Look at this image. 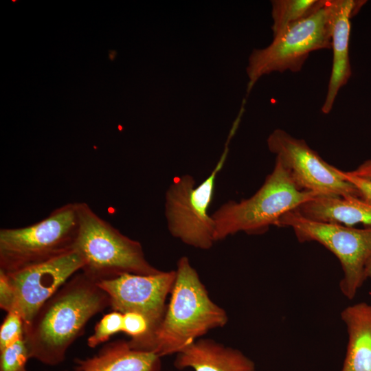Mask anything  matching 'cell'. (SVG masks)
<instances>
[{"mask_svg":"<svg viewBox=\"0 0 371 371\" xmlns=\"http://www.w3.org/2000/svg\"><path fill=\"white\" fill-rule=\"evenodd\" d=\"M110 306L108 294L83 272L72 276L24 328L30 359L55 366L94 315Z\"/></svg>","mask_w":371,"mask_h":371,"instance_id":"obj_1","label":"cell"},{"mask_svg":"<svg viewBox=\"0 0 371 371\" xmlns=\"http://www.w3.org/2000/svg\"><path fill=\"white\" fill-rule=\"evenodd\" d=\"M228 317L215 304L188 257L177 262L176 279L161 322L142 350L159 357L179 353L210 330L224 326Z\"/></svg>","mask_w":371,"mask_h":371,"instance_id":"obj_2","label":"cell"},{"mask_svg":"<svg viewBox=\"0 0 371 371\" xmlns=\"http://www.w3.org/2000/svg\"><path fill=\"white\" fill-rule=\"evenodd\" d=\"M78 232L74 250L84 261L82 272L99 282L125 273L155 274L141 243L100 217L85 202H76Z\"/></svg>","mask_w":371,"mask_h":371,"instance_id":"obj_3","label":"cell"},{"mask_svg":"<svg viewBox=\"0 0 371 371\" xmlns=\"http://www.w3.org/2000/svg\"><path fill=\"white\" fill-rule=\"evenodd\" d=\"M318 196L322 195L299 190L276 159L272 172L254 194L238 202L229 201L212 214L215 241L240 232L262 234L276 226L285 213Z\"/></svg>","mask_w":371,"mask_h":371,"instance_id":"obj_4","label":"cell"},{"mask_svg":"<svg viewBox=\"0 0 371 371\" xmlns=\"http://www.w3.org/2000/svg\"><path fill=\"white\" fill-rule=\"evenodd\" d=\"M78 232L75 203L54 210L31 225L0 229V270L12 273L74 250Z\"/></svg>","mask_w":371,"mask_h":371,"instance_id":"obj_5","label":"cell"},{"mask_svg":"<svg viewBox=\"0 0 371 371\" xmlns=\"http://www.w3.org/2000/svg\"><path fill=\"white\" fill-rule=\"evenodd\" d=\"M333 15L332 0H326L312 15L273 37L267 47L254 49L246 68L247 92L262 76L276 71H300L311 52L331 49Z\"/></svg>","mask_w":371,"mask_h":371,"instance_id":"obj_6","label":"cell"},{"mask_svg":"<svg viewBox=\"0 0 371 371\" xmlns=\"http://www.w3.org/2000/svg\"><path fill=\"white\" fill-rule=\"evenodd\" d=\"M231 129L224 150L210 175L199 186L190 175L173 180L165 196V216L170 234L183 243L201 249L211 248L215 241V223L208 209L213 199L216 178L229 153L235 134Z\"/></svg>","mask_w":371,"mask_h":371,"instance_id":"obj_7","label":"cell"},{"mask_svg":"<svg viewBox=\"0 0 371 371\" xmlns=\"http://www.w3.org/2000/svg\"><path fill=\"white\" fill-rule=\"evenodd\" d=\"M278 227H290L301 242L316 241L339 260L344 276L339 282L342 294L353 299L367 279L366 267L371 257V227L357 229L337 223L309 219L296 210L285 213Z\"/></svg>","mask_w":371,"mask_h":371,"instance_id":"obj_8","label":"cell"},{"mask_svg":"<svg viewBox=\"0 0 371 371\" xmlns=\"http://www.w3.org/2000/svg\"><path fill=\"white\" fill-rule=\"evenodd\" d=\"M267 142L269 150L276 155L299 190L322 196L360 197L357 189L344 177L342 170L325 161L304 139L276 129Z\"/></svg>","mask_w":371,"mask_h":371,"instance_id":"obj_9","label":"cell"},{"mask_svg":"<svg viewBox=\"0 0 371 371\" xmlns=\"http://www.w3.org/2000/svg\"><path fill=\"white\" fill-rule=\"evenodd\" d=\"M175 279L176 270H172L151 275L125 273L98 282L108 294L113 311L138 313L148 320V335L136 350L144 349L161 322L167 308L166 300Z\"/></svg>","mask_w":371,"mask_h":371,"instance_id":"obj_10","label":"cell"},{"mask_svg":"<svg viewBox=\"0 0 371 371\" xmlns=\"http://www.w3.org/2000/svg\"><path fill=\"white\" fill-rule=\"evenodd\" d=\"M84 261L75 251L12 273H5L16 300V312L28 326L42 306L77 271ZM4 272V271H3Z\"/></svg>","mask_w":371,"mask_h":371,"instance_id":"obj_11","label":"cell"},{"mask_svg":"<svg viewBox=\"0 0 371 371\" xmlns=\"http://www.w3.org/2000/svg\"><path fill=\"white\" fill-rule=\"evenodd\" d=\"M363 2L355 0H332L333 64L326 98L322 106V112L324 114L330 112L339 91L347 84L352 76L349 59L350 19L357 14Z\"/></svg>","mask_w":371,"mask_h":371,"instance_id":"obj_12","label":"cell"},{"mask_svg":"<svg viewBox=\"0 0 371 371\" xmlns=\"http://www.w3.org/2000/svg\"><path fill=\"white\" fill-rule=\"evenodd\" d=\"M178 369L194 371H255L254 362L240 350L210 339H199L177 353Z\"/></svg>","mask_w":371,"mask_h":371,"instance_id":"obj_13","label":"cell"},{"mask_svg":"<svg viewBox=\"0 0 371 371\" xmlns=\"http://www.w3.org/2000/svg\"><path fill=\"white\" fill-rule=\"evenodd\" d=\"M311 220L351 227H371V202L353 196H318L295 209Z\"/></svg>","mask_w":371,"mask_h":371,"instance_id":"obj_14","label":"cell"},{"mask_svg":"<svg viewBox=\"0 0 371 371\" xmlns=\"http://www.w3.org/2000/svg\"><path fill=\"white\" fill-rule=\"evenodd\" d=\"M74 371H161L160 357L136 350L119 340L104 346L95 356L78 359Z\"/></svg>","mask_w":371,"mask_h":371,"instance_id":"obj_15","label":"cell"},{"mask_svg":"<svg viewBox=\"0 0 371 371\" xmlns=\"http://www.w3.org/2000/svg\"><path fill=\"white\" fill-rule=\"evenodd\" d=\"M340 316L348 335L341 371H371V304L361 302L348 306Z\"/></svg>","mask_w":371,"mask_h":371,"instance_id":"obj_16","label":"cell"},{"mask_svg":"<svg viewBox=\"0 0 371 371\" xmlns=\"http://www.w3.org/2000/svg\"><path fill=\"white\" fill-rule=\"evenodd\" d=\"M325 2L326 0L271 1V30L273 37L280 35L290 25L312 15Z\"/></svg>","mask_w":371,"mask_h":371,"instance_id":"obj_17","label":"cell"},{"mask_svg":"<svg viewBox=\"0 0 371 371\" xmlns=\"http://www.w3.org/2000/svg\"><path fill=\"white\" fill-rule=\"evenodd\" d=\"M123 314L113 311L104 315L97 323L93 333L87 339V345L90 348L108 341L115 334L122 331Z\"/></svg>","mask_w":371,"mask_h":371,"instance_id":"obj_18","label":"cell"},{"mask_svg":"<svg viewBox=\"0 0 371 371\" xmlns=\"http://www.w3.org/2000/svg\"><path fill=\"white\" fill-rule=\"evenodd\" d=\"M30 359L24 339L0 350V371H27L26 363Z\"/></svg>","mask_w":371,"mask_h":371,"instance_id":"obj_19","label":"cell"},{"mask_svg":"<svg viewBox=\"0 0 371 371\" xmlns=\"http://www.w3.org/2000/svg\"><path fill=\"white\" fill-rule=\"evenodd\" d=\"M122 332L131 337L128 343L131 348L136 349L148 335V322L138 313H126L123 314Z\"/></svg>","mask_w":371,"mask_h":371,"instance_id":"obj_20","label":"cell"},{"mask_svg":"<svg viewBox=\"0 0 371 371\" xmlns=\"http://www.w3.org/2000/svg\"><path fill=\"white\" fill-rule=\"evenodd\" d=\"M24 339V322L17 312L8 313L0 328V350Z\"/></svg>","mask_w":371,"mask_h":371,"instance_id":"obj_21","label":"cell"},{"mask_svg":"<svg viewBox=\"0 0 371 371\" xmlns=\"http://www.w3.org/2000/svg\"><path fill=\"white\" fill-rule=\"evenodd\" d=\"M0 307L7 313L16 312L14 290L5 272L0 270Z\"/></svg>","mask_w":371,"mask_h":371,"instance_id":"obj_22","label":"cell"},{"mask_svg":"<svg viewBox=\"0 0 371 371\" xmlns=\"http://www.w3.org/2000/svg\"><path fill=\"white\" fill-rule=\"evenodd\" d=\"M344 177L357 189L361 199L371 202V180L363 179L342 171Z\"/></svg>","mask_w":371,"mask_h":371,"instance_id":"obj_23","label":"cell"},{"mask_svg":"<svg viewBox=\"0 0 371 371\" xmlns=\"http://www.w3.org/2000/svg\"><path fill=\"white\" fill-rule=\"evenodd\" d=\"M349 172L355 176L371 180V158L364 161L356 169Z\"/></svg>","mask_w":371,"mask_h":371,"instance_id":"obj_24","label":"cell"},{"mask_svg":"<svg viewBox=\"0 0 371 371\" xmlns=\"http://www.w3.org/2000/svg\"><path fill=\"white\" fill-rule=\"evenodd\" d=\"M365 273L366 278H371V257L367 262Z\"/></svg>","mask_w":371,"mask_h":371,"instance_id":"obj_25","label":"cell"},{"mask_svg":"<svg viewBox=\"0 0 371 371\" xmlns=\"http://www.w3.org/2000/svg\"><path fill=\"white\" fill-rule=\"evenodd\" d=\"M117 53L115 51H109V59L113 61L115 59V56H116Z\"/></svg>","mask_w":371,"mask_h":371,"instance_id":"obj_26","label":"cell"}]
</instances>
